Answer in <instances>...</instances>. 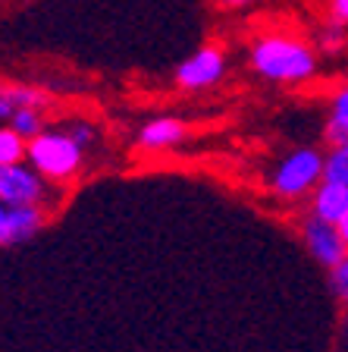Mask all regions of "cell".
Segmentation results:
<instances>
[{"instance_id":"15","label":"cell","mask_w":348,"mask_h":352,"mask_svg":"<svg viewBox=\"0 0 348 352\" xmlns=\"http://www.w3.org/2000/svg\"><path fill=\"white\" fill-rule=\"evenodd\" d=\"M333 19L348 25V0H333Z\"/></svg>"},{"instance_id":"8","label":"cell","mask_w":348,"mask_h":352,"mask_svg":"<svg viewBox=\"0 0 348 352\" xmlns=\"http://www.w3.org/2000/svg\"><path fill=\"white\" fill-rule=\"evenodd\" d=\"M314 208H317V217L329 220V223H339V220L348 214V183L327 179V183L317 189Z\"/></svg>"},{"instance_id":"17","label":"cell","mask_w":348,"mask_h":352,"mask_svg":"<svg viewBox=\"0 0 348 352\" xmlns=\"http://www.w3.org/2000/svg\"><path fill=\"white\" fill-rule=\"evenodd\" d=\"M73 139L79 142V145H88V142H91V129H88V126H76Z\"/></svg>"},{"instance_id":"12","label":"cell","mask_w":348,"mask_h":352,"mask_svg":"<svg viewBox=\"0 0 348 352\" xmlns=\"http://www.w3.org/2000/svg\"><path fill=\"white\" fill-rule=\"evenodd\" d=\"M10 123H13L10 129H16L22 139H25V135H38V132H41V117H38L35 107H19L13 117H10Z\"/></svg>"},{"instance_id":"14","label":"cell","mask_w":348,"mask_h":352,"mask_svg":"<svg viewBox=\"0 0 348 352\" xmlns=\"http://www.w3.org/2000/svg\"><path fill=\"white\" fill-rule=\"evenodd\" d=\"M333 286H336V293L348 302V258H342L333 267Z\"/></svg>"},{"instance_id":"10","label":"cell","mask_w":348,"mask_h":352,"mask_svg":"<svg viewBox=\"0 0 348 352\" xmlns=\"http://www.w3.org/2000/svg\"><path fill=\"white\" fill-rule=\"evenodd\" d=\"M329 142L345 145L348 142V85L342 88L333 101V117H329Z\"/></svg>"},{"instance_id":"4","label":"cell","mask_w":348,"mask_h":352,"mask_svg":"<svg viewBox=\"0 0 348 352\" xmlns=\"http://www.w3.org/2000/svg\"><path fill=\"white\" fill-rule=\"evenodd\" d=\"M44 195V186L32 170L22 164H0V201L10 208H25L35 205Z\"/></svg>"},{"instance_id":"1","label":"cell","mask_w":348,"mask_h":352,"mask_svg":"<svg viewBox=\"0 0 348 352\" xmlns=\"http://www.w3.org/2000/svg\"><path fill=\"white\" fill-rule=\"evenodd\" d=\"M251 63L264 79L273 82H305L317 66V57L305 41L289 35H264L251 47Z\"/></svg>"},{"instance_id":"18","label":"cell","mask_w":348,"mask_h":352,"mask_svg":"<svg viewBox=\"0 0 348 352\" xmlns=\"http://www.w3.org/2000/svg\"><path fill=\"white\" fill-rule=\"evenodd\" d=\"M213 3L223 10H239V7H245V3H251V0H213Z\"/></svg>"},{"instance_id":"20","label":"cell","mask_w":348,"mask_h":352,"mask_svg":"<svg viewBox=\"0 0 348 352\" xmlns=\"http://www.w3.org/2000/svg\"><path fill=\"white\" fill-rule=\"evenodd\" d=\"M3 217H7V208H3V201H0V223H3Z\"/></svg>"},{"instance_id":"11","label":"cell","mask_w":348,"mask_h":352,"mask_svg":"<svg viewBox=\"0 0 348 352\" xmlns=\"http://www.w3.org/2000/svg\"><path fill=\"white\" fill-rule=\"evenodd\" d=\"M25 145H22V135L16 129H0V164H19Z\"/></svg>"},{"instance_id":"3","label":"cell","mask_w":348,"mask_h":352,"mask_svg":"<svg viewBox=\"0 0 348 352\" xmlns=\"http://www.w3.org/2000/svg\"><path fill=\"white\" fill-rule=\"evenodd\" d=\"M327 170L323 157L317 151H295L289 154L283 161V167L276 170V189L283 192V195H298V192H305L311 183H317V176Z\"/></svg>"},{"instance_id":"9","label":"cell","mask_w":348,"mask_h":352,"mask_svg":"<svg viewBox=\"0 0 348 352\" xmlns=\"http://www.w3.org/2000/svg\"><path fill=\"white\" fill-rule=\"evenodd\" d=\"M182 132H185V126H182L179 120H154V123H148L145 129H141V145L167 148L182 139Z\"/></svg>"},{"instance_id":"2","label":"cell","mask_w":348,"mask_h":352,"mask_svg":"<svg viewBox=\"0 0 348 352\" xmlns=\"http://www.w3.org/2000/svg\"><path fill=\"white\" fill-rule=\"evenodd\" d=\"M82 145L73 135H60V132H38L35 142L29 145V161L38 167V173L63 179L79 167Z\"/></svg>"},{"instance_id":"16","label":"cell","mask_w":348,"mask_h":352,"mask_svg":"<svg viewBox=\"0 0 348 352\" xmlns=\"http://www.w3.org/2000/svg\"><path fill=\"white\" fill-rule=\"evenodd\" d=\"M323 44H327L329 51H336V47H342V35H339V29H329L327 35H323Z\"/></svg>"},{"instance_id":"5","label":"cell","mask_w":348,"mask_h":352,"mask_svg":"<svg viewBox=\"0 0 348 352\" xmlns=\"http://www.w3.org/2000/svg\"><path fill=\"white\" fill-rule=\"evenodd\" d=\"M226 69V57L220 47H201L198 54H192L185 63H179V69H176V82H179L182 88H207L213 85V82L223 76Z\"/></svg>"},{"instance_id":"19","label":"cell","mask_w":348,"mask_h":352,"mask_svg":"<svg viewBox=\"0 0 348 352\" xmlns=\"http://www.w3.org/2000/svg\"><path fill=\"white\" fill-rule=\"evenodd\" d=\"M336 227H339L342 239H345V245H348V214H345V217H342V220H339V223H336Z\"/></svg>"},{"instance_id":"7","label":"cell","mask_w":348,"mask_h":352,"mask_svg":"<svg viewBox=\"0 0 348 352\" xmlns=\"http://www.w3.org/2000/svg\"><path fill=\"white\" fill-rule=\"evenodd\" d=\"M41 227V214L35 205L25 208H7V217L0 223V245H13V242L29 239Z\"/></svg>"},{"instance_id":"13","label":"cell","mask_w":348,"mask_h":352,"mask_svg":"<svg viewBox=\"0 0 348 352\" xmlns=\"http://www.w3.org/2000/svg\"><path fill=\"white\" fill-rule=\"evenodd\" d=\"M327 179H339V183H348V142L336 148L333 157L327 161Z\"/></svg>"},{"instance_id":"6","label":"cell","mask_w":348,"mask_h":352,"mask_svg":"<svg viewBox=\"0 0 348 352\" xmlns=\"http://www.w3.org/2000/svg\"><path fill=\"white\" fill-rule=\"evenodd\" d=\"M305 239H308L311 255L317 258L320 264H327V267H336V264L345 258L348 245H345V239H342L339 227H336V223H329V220H323V217L308 220Z\"/></svg>"},{"instance_id":"21","label":"cell","mask_w":348,"mask_h":352,"mask_svg":"<svg viewBox=\"0 0 348 352\" xmlns=\"http://www.w3.org/2000/svg\"><path fill=\"white\" fill-rule=\"evenodd\" d=\"M345 330H348V321H345Z\"/></svg>"}]
</instances>
